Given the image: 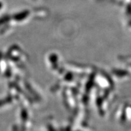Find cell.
Segmentation results:
<instances>
[{"instance_id": "1", "label": "cell", "mask_w": 131, "mask_h": 131, "mask_svg": "<svg viewBox=\"0 0 131 131\" xmlns=\"http://www.w3.org/2000/svg\"><path fill=\"white\" fill-rule=\"evenodd\" d=\"M0 6H1V5H0Z\"/></svg>"}]
</instances>
